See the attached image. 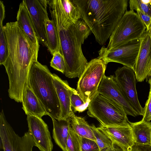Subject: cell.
<instances>
[{"label":"cell","instance_id":"1","mask_svg":"<svg viewBox=\"0 0 151 151\" xmlns=\"http://www.w3.org/2000/svg\"><path fill=\"white\" fill-rule=\"evenodd\" d=\"M3 28L8 54L2 65L9 78V96L16 102L22 103L30 69L37 61L39 47L29 41L16 21L6 23Z\"/></svg>","mask_w":151,"mask_h":151},{"label":"cell","instance_id":"2","mask_svg":"<svg viewBox=\"0 0 151 151\" xmlns=\"http://www.w3.org/2000/svg\"><path fill=\"white\" fill-rule=\"evenodd\" d=\"M48 1L51 20L57 31L61 53L65 60L64 74L69 78H79L88 63L81 46L91 30L83 20L76 23L72 22L64 12L60 0Z\"/></svg>","mask_w":151,"mask_h":151},{"label":"cell","instance_id":"3","mask_svg":"<svg viewBox=\"0 0 151 151\" xmlns=\"http://www.w3.org/2000/svg\"><path fill=\"white\" fill-rule=\"evenodd\" d=\"M81 19L103 45L127 11V0H73Z\"/></svg>","mask_w":151,"mask_h":151},{"label":"cell","instance_id":"4","mask_svg":"<svg viewBox=\"0 0 151 151\" xmlns=\"http://www.w3.org/2000/svg\"><path fill=\"white\" fill-rule=\"evenodd\" d=\"M52 75L47 67L38 61L30 69L27 84L51 118L61 119L60 102L52 82Z\"/></svg>","mask_w":151,"mask_h":151},{"label":"cell","instance_id":"5","mask_svg":"<svg viewBox=\"0 0 151 151\" xmlns=\"http://www.w3.org/2000/svg\"><path fill=\"white\" fill-rule=\"evenodd\" d=\"M88 109V115L104 126L118 125L129 122L120 106L98 93L90 102Z\"/></svg>","mask_w":151,"mask_h":151},{"label":"cell","instance_id":"6","mask_svg":"<svg viewBox=\"0 0 151 151\" xmlns=\"http://www.w3.org/2000/svg\"><path fill=\"white\" fill-rule=\"evenodd\" d=\"M146 29V27L134 10H127L111 34L107 48L114 49L139 40Z\"/></svg>","mask_w":151,"mask_h":151},{"label":"cell","instance_id":"7","mask_svg":"<svg viewBox=\"0 0 151 151\" xmlns=\"http://www.w3.org/2000/svg\"><path fill=\"white\" fill-rule=\"evenodd\" d=\"M98 58L88 62L79 78L76 91L84 102L90 103L98 93V89L106 70V65Z\"/></svg>","mask_w":151,"mask_h":151},{"label":"cell","instance_id":"8","mask_svg":"<svg viewBox=\"0 0 151 151\" xmlns=\"http://www.w3.org/2000/svg\"><path fill=\"white\" fill-rule=\"evenodd\" d=\"M0 137L4 151H32L36 147L32 137L28 132L20 137L6 120L3 109L0 113Z\"/></svg>","mask_w":151,"mask_h":151},{"label":"cell","instance_id":"9","mask_svg":"<svg viewBox=\"0 0 151 151\" xmlns=\"http://www.w3.org/2000/svg\"><path fill=\"white\" fill-rule=\"evenodd\" d=\"M140 44L139 39L111 49L102 47L99 51L98 58L106 64L111 62L117 63L134 70Z\"/></svg>","mask_w":151,"mask_h":151},{"label":"cell","instance_id":"10","mask_svg":"<svg viewBox=\"0 0 151 151\" xmlns=\"http://www.w3.org/2000/svg\"><path fill=\"white\" fill-rule=\"evenodd\" d=\"M115 73L116 81L127 101L138 115L143 116L144 108L138 99L134 70L124 66L118 68Z\"/></svg>","mask_w":151,"mask_h":151},{"label":"cell","instance_id":"11","mask_svg":"<svg viewBox=\"0 0 151 151\" xmlns=\"http://www.w3.org/2000/svg\"><path fill=\"white\" fill-rule=\"evenodd\" d=\"M29 13L39 41L47 47L45 23L49 19L47 12L48 0H23Z\"/></svg>","mask_w":151,"mask_h":151},{"label":"cell","instance_id":"12","mask_svg":"<svg viewBox=\"0 0 151 151\" xmlns=\"http://www.w3.org/2000/svg\"><path fill=\"white\" fill-rule=\"evenodd\" d=\"M28 132L40 151H52L53 145L47 125L38 117L27 115Z\"/></svg>","mask_w":151,"mask_h":151},{"label":"cell","instance_id":"13","mask_svg":"<svg viewBox=\"0 0 151 151\" xmlns=\"http://www.w3.org/2000/svg\"><path fill=\"white\" fill-rule=\"evenodd\" d=\"M98 93L120 106L127 115L134 117L138 116L125 98L114 75L104 76L99 87Z\"/></svg>","mask_w":151,"mask_h":151},{"label":"cell","instance_id":"14","mask_svg":"<svg viewBox=\"0 0 151 151\" xmlns=\"http://www.w3.org/2000/svg\"><path fill=\"white\" fill-rule=\"evenodd\" d=\"M139 40L140 46L134 70L137 81L142 82L151 76V36L147 30Z\"/></svg>","mask_w":151,"mask_h":151},{"label":"cell","instance_id":"15","mask_svg":"<svg viewBox=\"0 0 151 151\" xmlns=\"http://www.w3.org/2000/svg\"><path fill=\"white\" fill-rule=\"evenodd\" d=\"M97 128L126 151H130L135 144L132 129L128 122L114 126L101 124Z\"/></svg>","mask_w":151,"mask_h":151},{"label":"cell","instance_id":"16","mask_svg":"<svg viewBox=\"0 0 151 151\" xmlns=\"http://www.w3.org/2000/svg\"><path fill=\"white\" fill-rule=\"evenodd\" d=\"M52 82L60 106L61 119L69 118L73 112L71 107L70 99L74 88L70 86L66 81L63 80L55 74H53Z\"/></svg>","mask_w":151,"mask_h":151},{"label":"cell","instance_id":"17","mask_svg":"<svg viewBox=\"0 0 151 151\" xmlns=\"http://www.w3.org/2000/svg\"><path fill=\"white\" fill-rule=\"evenodd\" d=\"M16 21L18 25L33 44L40 47L37 36L27 9L23 1L20 4Z\"/></svg>","mask_w":151,"mask_h":151},{"label":"cell","instance_id":"18","mask_svg":"<svg viewBox=\"0 0 151 151\" xmlns=\"http://www.w3.org/2000/svg\"><path fill=\"white\" fill-rule=\"evenodd\" d=\"M22 103V108L27 115L35 116L40 118L47 115L45 109L28 85L24 91Z\"/></svg>","mask_w":151,"mask_h":151},{"label":"cell","instance_id":"19","mask_svg":"<svg viewBox=\"0 0 151 151\" xmlns=\"http://www.w3.org/2000/svg\"><path fill=\"white\" fill-rule=\"evenodd\" d=\"M132 129L135 144L150 145L151 144V122L142 119L139 122H128Z\"/></svg>","mask_w":151,"mask_h":151},{"label":"cell","instance_id":"20","mask_svg":"<svg viewBox=\"0 0 151 151\" xmlns=\"http://www.w3.org/2000/svg\"><path fill=\"white\" fill-rule=\"evenodd\" d=\"M51 118L53 125V138L56 144L63 151H67L66 142L71 127L70 118L65 119Z\"/></svg>","mask_w":151,"mask_h":151},{"label":"cell","instance_id":"21","mask_svg":"<svg viewBox=\"0 0 151 151\" xmlns=\"http://www.w3.org/2000/svg\"><path fill=\"white\" fill-rule=\"evenodd\" d=\"M70 119L71 128L78 135L96 141L91 126L83 118L76 115L73 112Z\"/></svg>","mask_w":151,"mask_h":151},{"label":"cell","instance_id":"22","mask_svg":"<svg viewBox=\"0 0 151 151\" xmlns=\"http://www.w3.org/2000/svg\"><path fill=\"white\" fill-rule=\"evenodd\" d=\"M45 28L48 50L52 55L56 51H59L61 53L57 31L55 24L51 19H49L46 20Z\"/></svg>","mask_w":151,"mask_h":151},{"label":"cell","instance_id":"23","mask_svg":"<svg viewBox=\"0 0 151 151\" xmlns=\"http://www.w3.org/2000/svg\"><path fill=\"white\" fill-rule=\"evenodd\" d=\"M60 1L65 15L72 22L76 23L81 19V14L78 8L71 0Z\"/></svg>","mask_w":151,"mask_h":151},{"label":"cell","instance_id":"24","mask_svg":"<svg viewBox=\"0 0 151 151\" xmlns=\"http://www.w3.org/2000/svg\"><path fill=\"white\" fill-rule=\"evenodd\" d=\"M91 126L100 151H105L112 146L113 142L109 137L93 124Z\"/></svg>","mask_w":151,"mask_h":151},{"label":"cell","instance_id":"25","mask_svg":"<svg viewBox=\"0 0 151 151\" xmlns=\"http://www.w3.org/2000/svg\"><path fill=\"white\" fill-rule=\"evenodd\" d=\"M66 148L67 151H82L81 137L73 130L71 126L68 132Z\"/></svg>","mask_w":151,"mask_h":151},{"label":"cell","instance_id":"26","mask_svg":"<svg viewBox=\"0 0 151 151\" xmlns=\"http://www.w3.org/2000/svg\"><path fill=\"white\" fill-rule=\"evenodd\" d=\"M129 4L130 10L139 9L151 17V0H130Z\"/></svg>","mask_w":151,"mask_h":151},{"label":"cell","instance_id":"27","mask_svg":"<svg viewBox=\"0 0 151 151\" xmlns=\"http://www.w3.org/2000/svg\"><path fill=\"white\" fill-rule=\"evenodd\" d=\"M70 101L71 107L73 109V112H82L88 108L90 103H85L78 95L76 90L74 88L71 95Z\"/></svg>","mask_w":151,"mask_h":151},{"label":"cell","instance_id":"28","mask_svg":"<svg viewBox=\"0 0 151 151\" xmlns=\"http://www.w3.org/2000/svg\"><path fill=\"white\" fill-rule=\"evenodd\" d=\"M52 55L50 62L51 66L55 69L64 74L65 63L63 55L59 51H56Z\"/></svg>","mask_w":151,"mask_h":151},{"label":"cell","instance_id":"29","mask_svg":"<svg viewBox=\"0 0 151 151\" xmlns=\"http://www.w3.org/2000/svg\"><path fill=\"white\" fill-rule=\"evenodd\" d=\"M4 26H0V65L6 61L8 54V47L4 33Z\"/></svg>","mask_w":151,"mask_h":151},{"label":"cell","instance_id":"30","mask_svg":"<svg viewBox=\"0 0 151 151\" xmlns=\"http://www.w3.org/2000/svg\"><path fill=\"white\" fill-rule=\"evenodd\" d=\"M82 151H100L96 142L93 140L81 137Z\"/></svg>","mask_w":151,"mask_h":151},{"label":"cell","instance_id":"31","mask_svg":"<svg viewBox=\"0 0 151 151\" xmlns=\"http://www.w3.org/2000/svg\"><path fill=\"white\" fill-rule=\"evenodd\" d=\"M143 116L142 120L146 122H150L151 120V86H150L148 99L144 108Z\"/></svg>","mask_w":151,"mask_h":151},{"label":"cell","instance_id":"32","mask_svg":"<svg viewBox=\"0 0 151 151\" xmlns=\"http://www.w3.org/2000/svg\"><path fill=\"white\" fill-rule=\"evenodd\" d=\"M137 13L147 29L151 24V17L143 13L139 9L136 10Z\"/></svg>","mask_w":151,"mask_h":151},{"label":"cell","instance_id":"33","mask_svg":"<svg viewBox=\"0 0 151 151\" xmlns=\"http://www.w3.org/2000/svg\"><path fill=\"white\" fill-rule=\"evenodd\" d=\"M130 151H151L150 145H141L134 144Z\"/></svg>","mask_w":151,"mask_h":151},{"label":"cell","instance_id":"34","mask_svg":"<svg viewBox=\"0 0 151 151\" xmlns=\"http://www.w3.org/2000/svg\"><path fill=\"white\" fill-rule=\"evenodd\" d=\"M5 6L3 2L0 1V26H2L3 22L5 18Z\"/></svg>","mask_w":151,"mask_h":151},{"label":"cell","instance_id":"35","mask_svg":"<svg viewBox=\"0 0 151 151\" xmlns=\"http://www.w3.org/2000/svg\"><path fill=\"white\" fill-rule=\"evenodd\" d=\"M105 151H126L125 150L116 143L113 142L112 146Z\"/></svg>","mask_w":151,"mask_h":151},{"label":"cell","instance_id":"36","mask_svg":"<svg viewBox=\"0 0 151 151\" xmlns=\"http://www.w3.org/2000/svg\"><path fill=\"white\" fill-rule=\"evenodd\" d=\"M147 30L150 34V35L151 36V24H150V25L149 26V27L147 29H146Z\"/></svg>","mask_w":151,"mask_h":151},{"label":"cell","instance_id":"37","mask_svg":"<svg viewBox=\"0 0 151 151\" xmlns=\"http://www.w3.org/2000/svg\"><path fill=\"white\" fill-rule=\"evenodd\" d=\"M149 83L150 86H151V78H150L149 80Z\"/></svg>","mask_w":151,"mask_h":151},{"label":"cell","instance_id":"38","mask_svg":"<svg viewBox=\"0 0 151 151\" xmlns=\"http://www.w3.org/2000/svg\"></svg>","mask_w":151,"mask_h":151}]
</instances>
